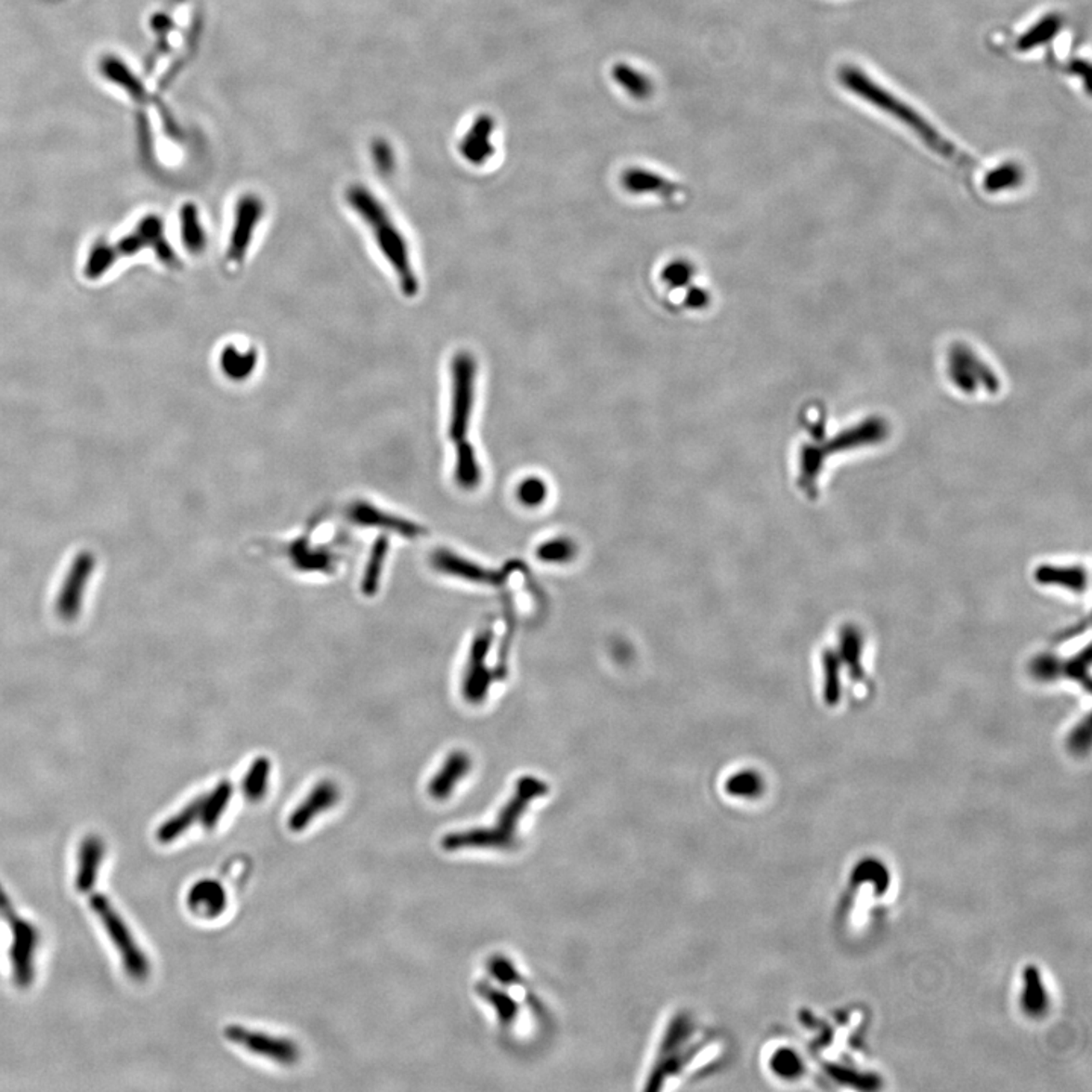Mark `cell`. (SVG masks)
Here are the masks:
<instances>
[{"label": "cell", "mask_w": 1092, "mask_h": 1092, "mask_svg": "<svg viewBox=\"0 0 1092 1092\" xmlns=\"http://www.w3.org/2000/svg\"><path fill=\"white\" fill-rule=\"evenodd\" d=\"M839 78L844 84V87L849 88L861 99L866 100L874 107L880 108L881 111L888 112L890 116L902 122L903 124H906L907 128L912 129L926 143L929 150L938 153L945 160H950L957 166L967 167V169L976 166V162H972L971 158L957 150L952 141L943 138L940 131L935 126H931L919 112L904 104L902 99H898L897 96L885 90L880 84L873 81L868 75H864V72L859 71L856 67H844L840 71Z\"/></svg>", "instance_id": "6da1fadb"}, {"label": "cell", "mask_w": 1092, "mask_h": 1092, "mask_svg": "<svg viewBox=\"0 0 1092 1092\" xmlns=\"http://www.w3.org/2000/svg\"><path fill=\"white\" fill-rule=\"evenodd\" d=\"M349 207L360 215L364 224L372 229L381 254L396 273L397 282L407 298H414L419 292L418 275L410 258L409 246L401 231L385 210L384 205L363 186L349 187L346 191Z\"/></svg>", "instance_id": "7a4b0ae2"}, {"label": "cell", "mask_w": 1092, "mask_h": 1092, "mask_svg": "<svg viewBox=\"0 0 1092 1092\" xmlns=\"http://www.w3.org/2000/svg\"><path fill=\"white\" fill-rule=\"evenodd\" d=\"M548 790L545 783L538 778H521L517 783L512 801L500 811L495 827L472 828L464 832H455L447 835L442 839V847L447 852H459L462 849H507L512 847L516 832V824L530 804L531 800L538 799Z\"/></svg>", "instance_id": "3957f363"}, {"label": "cell", "mask_w": 1092, "mask_h": 1092, "mask_svg": "<svg viewBox=\"0 0 1092 1092\" xmlns=\"http://www.w3.org/2000/svg\"><path fill=\"white\" fill-rule=\"evenodd\" d=\"M84 894L88 895L90 909L99 918L100 924L107 931L108 938L111 940L112 945L121 955L122 964H124L126 974L134 981L141 982L148 979L150 974V957L141 950L140 943L136 942L133 931L129 929L124 916L119 914V910L114 907L111 900L100 892H96L93 888L85 890Z\"/></svg>", "instance_id": "277c9868"}, {"label": "cell", "mask_w": 1092, "mask_h": 1092, "mask_svg": "<svg viewBox=\"0 0 1092 1092\" xmlns=\"http://www.w3.org/2000/svg\"><path fill=\"white\" fill-rule=\"evenodd\" d=\"M0 916L11 930L9 965L17 988L28 989L35 979V955L40 945V930L28 919L21 918L14 903L0 883Z\"/></svg>", "instance_id": "5b68a950"}, {"label": "cell", "mask_w": 1092, "mask_h": 1092, "mask_svg": "<svg viewBox=\"0 0 1092 1092\" xmlns=\"http://www.w3.org/2000/svg\"><path fill=\"white\" fill-rule=\"evenodd\" d=\"M478 364L468 351H460L451 363V413L449 439L454 443L468 439L472 413L475 409Z\"/></svg>", "instance_id": "8992f818"}, {"label": "cell", "mask_w": 1092, "mask_h": 1092, "mask_svg": "<svg viewBox=\"0 0 1092 1092\" xmlns=\"http://www.w3.org/2000/svg\"><path fill=\"white\" fill-rule=\"evenodd\" d=\"M885 423L878 419H871L868 422L862 423L852 430L845 431L844 435H840L838 439L830 443L827 449L806 445L800 454V485L807 492H813L816 488V478L823 468L824 457H827L833 452L844 451L849 448L878 442L885 437Z\"/></svg>", "instance_id": "52a82bcc"}, {"label": "cell", "mask_w": 1092, "mask_h": 1092, "mask_svg": "<svg viewBox=\"0 0 1092 1092\" xmlns=\"http://www.w3.org/2000/svg\"><path fill=\"white\" fill-rule=\"evenodd\" d=\"M224 1034L225 1038L234 1046H241L249 1053L272 1060V1062L293 1065L301 1058V1050L296 1043L282 1038V1036H273V1034H263L260 1031H251L248 1027L237 1026V1024L228 1026Z\"/></svg>", "instance_id": "ba28073f"}, {"label": "cell", "mask_w": 1092, "mask_h": 1092, "mask_svg": "<svg viewBox=\"0 0 1092 1092\" xmlns=\"http://www.w3.org/2000/svg\"><path fill=\"white\" fill-rule=\"evenodd\" d=\"M263 214H265V203L258 196L244 195L239 199L231 237H229L227 249V260L231 265H240L246 257V253H248L251 241H253L254 231L260 224Z\"/></svg>", "instance_id": "9c48e42d"}, {"label": "cell", "mask_w": 1092, "mask_h": 1092, "mask_svg": "<svg viewBox=\"0 0 1092 1092\" xmlns=\"http://www.w3.org/2000/svg\"><path fill=\"white\" fill-rule=\"evenodd\" d=\"M492 645V630H481L472 642L468 670L464 674L463 694L472 703H480L488 696L492 684V674L486 665L488 650Z\"/></svg>", "instance_id": "30bf717a"}, {"label": "cell", "mask_w": 1092, "mask_h": 1092, "mask_svg": "<svg viewBox=\"0 0 1092 1092\" xmlns=\"http://www.w3.org/2000/svg\"><path fill=\"white\" fill-rule=\"evenodd\" d=\"M339 800L340 790L335 783L330 780L318 783V786L313 787L310 794L306 795V800L290 813L287 827L290 832H304L318 816L322 815L323 812L330 811L339 803Z\"/></svg>", "instance_id": "8fae6325"}, {"label": "cell", "mask_w": 1092, "mask_h": 1092, "mask_svg": "<svg viewBox=\"0 0 1092 1092\" xmlns=\"http://www.w3.org/2000/svg\"><path fill=\"white\" fill-rule=\"evenodd\" d=\"M187 906L199 918L214 919L224 914L228 895L222 883L213 878H202L191 886L187 894Z\"/></svg>", "instance_id": "7c38bea8"}, {"label": "cell", "mask_w": 1092, "mask_h": 1092, "mask_svg": "<svg viewBox=\"0 0 1092 1092\" xmlns=\"http://www.w3.org/2000/svg\"><path fill=\"white\" fill-rule=\"evenodd\" d=\"M431 562H433V566L436 569H439L440 572H445L448 576L468 579L472 583L500 584V576L497 572L488 571L485 567H481L480 565L471 562V560L463 559V557L454 554L451 551H436Z\"/></svg>", "instance_id": "4fadbf2b"}, {"label": "cell", "mask_w": 1092, "mask_h": 1092, "mask_svg": "<svg viewBox=\"0 0 1092 1092\" xmlns=\"http://www.w3.org/2000/svg\"><path fill=\"white\" fill-rule=\"evenodd\" d=\"M105 844L100 836L90 835L84 838L79 845L78 869H76V890L84 894L90 888H95L99 878L100 866L104 862Z\"/></svg>", "instance_id": "5bb4252c"}, {"label": "cell", "mask_w": 1092, "mask_h": 1092, "mask_svg": "<svg viewBox=\"0 0 1092 1092\" xmlns=\"http://www.w3.org/2000/svg\"><path fill=\"white\" fill-rule=\"evenodd\" d=\"M349 517L352 521L358 524V526H378V528H384V530L395 531V533L401 534L404 538L414 539L423 533L422 526L411 524V522L404 521L399 517L392 516V514L381 512L377 507L368 504V502H357L352 505L349 510Z\"/></svg>", "instance_id": "9a60e30c"}, {"label": "cell", "mask_w": 1092, "mask_h": 1092, "mask_svg": "<svg viewBox=\"0 0 1092 1092\" xmlns=\"http://www.w3.org/2000/svg\"><path fill=\"white\" fill-rule=\"evenodd\" d=\"M493 128H495V122L492 117L488 114L476 117L468 134L460 143V152L466 162L475 164V166H481L488 162V158L492 157L495 152L492 140H490Z\"/></svg>", "instance_id": "2e32d148"}, {"label": "cell", "mask_w": 1092, "mask_h": 1092, "mask_svg": "<svg viewBox=\"0 0 1092 1092\" xmlns=\"http://www.w3.org/2000/svg\"><path fill=\"white\" fill-rule=\"evenodd\" d=\"M952 375L956 384L965 392L974 390L977 384L976 378L983 381V384L988 387L989 392H997L998 390V380L994 377L993 372L977 360L976 357L964 349H957L953 354Z\"/></svg>", "instance_id": "e0dca14e"}, {"label": "cell", "mask_w": 1092, "mask_h": 1092, "mask_svg": "<svg viewBox=\"0 0 1092 1092\" xmlns=\"http://www.w3.org/2000/svg\"><path fill=\"white\" fill-rule=\"evenodd\" d=\"M471 771V758L464 751H454L448 756L439 773L431 778L428 792L435 800H447L451 797L455 786L468 775Z\"/></svg>", "instance_id": "ac0fdd59"}, {"label": "cell", "mask_w": 1092, "mask_h": 1092, "mask_svg": "<svg viewBox=\"0 0 1092 1092\" xmlns=\"http://www.w3.org/2000/svg\"><path fill=\"white\" fill-rule=\"evenodd\" d=\"M622 186L625 187V190L634 195L656 193L662 198L672 199L679 193V187L675 186L674 182L645 169L627 170L622 175Z\"/></svg>", "instance_id": "d6986e66"}, {"label": "cell", "mask_w": 1092, "mask_h": 1092, "mask_svg": "<svg viewBox=\"0 0 1092 1092\" xmlns=\"http://www.w3.org/2000/svg\"><path fill=\"white\" fill-rule=\"evenodd\" d=\"M454 476L457 485L464 490H474L480 486L483 478L480 462L475 448L472 447L468 439L455 443Z\"/></svg>", "instance_id": "ffe728a7"}, {"label": "cell", "mask_w": 1092, "mask_h": 1092, "mask_svg": "<svg viewBox=\"0 0 1092 1092\" xmlns=\"http://www.w3.org/2000/svg\"><path fill=\"white\" fill-rule=\"evenodd\" d=\"M258 354L255 349L240 351L234 344H227L220 354V369L228 380L246 381L257 369Z\"/></svg>", "instance_id": "44dd1931"}, {"label": "cell", "mask_w": 1092, "mask_h": 1092, "mask_svg": "<svg viewBox=\"0 0 1092 1092\" xmlns=\"http://www.w3.org/2000/svg\"><path fill=\"white\" fill-rule=\"evenodd\" d=\"M232 785L227 780L215 785L214 789L210 794L201 797V816H199V823L202 824L205 830H214L217 827L222 816L225 815L228 806L231 803L232 799Z\"/></svg>", "instance_id": "7402d4cb"}, {"label": "cell", "mask_w": 1092, "mask_h": 1092, "mask_svg": "<svg viewBox=\"0 0 1092 1092\" xmlns=\"http://www.w3.org/2000/svg\"><path fill=\"white\" fill-rule=\"evenodd\" d=\"M1034 578L1041 584H1055L1060 588L1070 589L1074 592H1084L1088 584V576L1085 572L1084 567L1072 566H1051V565H1043L1039 566L1034 572Z\"/></svg>", "instance_id": "603a6c76"}, {"label": "cell", "mask_w": 1092, "mask_h": 1092, "mask_svg": "<svg viewBox=\"0 0 1092 1092\" xmlns=\"http://www.w3.org/2000/svg\"><path fill=\"white\" fill-rule=\"evenodd\" d=\"M201 816V797L187 804L184 809L170 816L157 830V840L162 844H170L179 839V836L188 832L195 823H199Z\"/></svg>", "instance_id": "cb8c5ba5"}, {"label": "cell", "mask_w": 1092, "mask_h": 1092, "mask_svg": "<svg viewBox=\"0 0 1092 1092\" xmlns=\"http://www.w3.org/2000/svg\"><path fill=\"white\" fill-rule=\"evenodd\" d=\"M270 771L272 765L267 758H258L253 761L248 773L241 782V792L251 803H258L265 799L269 789Z\"/></svg>", "instance_id": "d4e9b609"}, {"label": "cell", "mask_w": 1092, "mask_h": 1092, "mask_svg": "<svg viewBox=\"0 0 1092 1092\" xmlns=\"http://www.w3.org/2000/svg\"><path fill=\"white\" fill-rule=\"evenodd\" d=\"M1060 28H1062L1060 16L1048 14V16L1043 17L1036 25L1032 26L1027 32L1022 33L1017 42V49L1020 52H1029L1038 46L1046 45L1060 33Z\"/></svg>", "instance_id": "484cf974"}, {"label": "cell", "mask_w": 1092, "mask_h": 1092, "mask_svg": "<svg viewBox=\"0 0 1092 1092\" xmlns=\"http://www.w3.org/2000/svg\"><path fill=\"white\" fill-rule=\"evenodd\" d=\"M179 222H181L182 241L186 244V248L193 254L202 253L205 244H207V236H205L202 224H201L196 205L193 203L184 205L181 208Z\"/></svg>", "instance_id": "4316f807"}, {"label": "cell", "mask_w": 1092, "mask_h": 1092, "mask_svg": "<svg viewBox=\"0 0 1092 1092\" xmlns=\"http://www.w3.org/2000/svg\"><path fill=\"white\" fill-rule=\"evenodd\" d=\"M612 75L630 96H633L634 99H648L653 95V84H651L650 78L636 71L634 67L617 64L613 67Z\"/></svg>", "instance_id": "83f0119b"}, {"label": "cell", "mask_w": 1092, "mask_h": 1092, "mask_svg": "<svg viewBox=\"0 0 1092 1092\" xmlns=\"http://www.w3.org/2000/svg\"><path fill=\"white\" fill-rule=\"evenodd\" d=\"M577 552H578L577 543L565 536L545 540L536 550L538 559L543 563H550V565H565V563L572 562L576 559Z\"/></svg>", "instance_id": "f1b7e54d"}, {"label": "cell", "mask_w": 1092, "mask_h": 1092, "mask_svg": "<svg viewBox=\"0 0 1092 1092\" xmlns=\"http://www.w3.org/2000/svg\"><path fill=\"white\" fill-rule=\"evenodd\" d=\"M696 266L684 258H677L668 263L660 272V280L670 290H684L691 286L696 280Z\"/></svg>", "instance_id": "f546056e"}, {"label": "cell", "mask_w": 1092, "mask_h": 1092, "mask_svg": "<svg viewBox=\"0 0 1092 1092\" xmlns=\"http://www.w3.org/2000/svg\"><path fill=\"white\" fill-rule=\"evenodd\" d=\"M550 488L540 476H526L517 485L516 500L526 509H538L548 500Z\"/></svg>", "instance_id": "4dcf8cb0"}, {"label": "cell", "mask_w": 1092, "mask_h": 1092, "mask_svg": "<svg viewBox=\"0 0 1092 1092\" xmlns=\"http://www.w3.org/2000/svg\"><path fill=\"white\" fill-rule=\"evenodd\" d=\"M387 540L385 538L378 539L375 545H373L372 552H370V559H369L368 567H366V574L363 577V583L361 589L368 596H372L378 591V584H380L381 572H383V565H384L385 554H387Z\"/></svg>", "instance_id": "1f68e13d"}, {"label": "cell", "mask_w": 1092, "mask_h": 1092, "mask_svg": "<svg viewBox=\"0 0 1092 1092\" xmlns=\"http://www.w3.org/2000/svg\"><path fill=\"white\" fill-rule=\"evenodd\" d=\"M1021 181L1022 170L1014 162H1006L986 175L983 187L988 193H995V191L1014 188V187L1020 186Z\"/></svg>", "instance_id": "d6a6232c"}, {"label": "cell", "mask_w": 1092, "mask_h": 1092, "mask_svg": "<svg viewBox=\"0 0 1092 1092\" xmlns=\"http://www.w3.org/2000/svg\"><path fill=\"white\" fill-rule=\"evenodd\" d=\"M761 787H763V780L756 771H742V773L734 774L725 785L728 794L734 795V797H744V799L760 794Z\"/></svg>", "instance_id": "836d02e7"}, {"label": "cell", "mask_w": 1092, "mask_h": 1092, "mask_svg": "<svg viewBox=\"0 0 1092 1092\" xmlns=\"http://www.w3.org/2000/svg\"><path fill=\"white\" fill-rule=\"evenodd\" d=\"M824 675H826V682H824V696L827 699L830 706H835L836 701H839L840 696V680H839V656L835 653H827L823 656Z\"/></svg>", "instance_id": "e575fe53"}, {"label": "cell", "mask_w": 1092, "mask_h": 1092, "mask_svg": "<svg viewBox=\"0 0 1092 1092\" xmlns=\"http://www.w3.org/2000/svg\"><path fill=\"white\" fill-rule=\"evenodd\" d=\"M861 639L854 629H845L842 634V657L850 663L852 667V677L859 680L864 677V670H862L861 663Z\"/></svg>", "instance_id": "d590c367"}, {"label": "cell", "mask_w": 1092, "mask_h": 1092, "mask_svg": "<svg viewBox=\"0 0 1092 1092\" xmlns=\"http://www.w3.org/2000/svg\"><path fill=\"white\" fill-rule=\"evenodd\" d=\"M478 993H480L481 997L488 1000L498 1010L500 1021L510 1022L514 1020V1014H516L514 1003L510 998L505 997L504 994L498 993L497 989H493L492 986L486 985V983L478 986Z\"/></svg>", "instance_id": "8d00e7d4"}, {"label": "cell", "mask_w": 1092, "mask_h": 1092, "mask_svg": "<svg viewBox=\"0 0 1092 1092\" xmlns=\"http://www.w3.org/2000/svg\"><path fill=\"white\" fill-rule=\"evenodd\" d=\"M372 157L375 166L381 175H389L395 169V155L394 150L390 148L389 143L384 140L373 141Z\"/></svg>", "instance_id": "74e56055"}, {"label": "cell", "mask_w": 1092, "mask_h": 1092, "mask_svg": "<svg viewBox=\"0 0 1092 1092\" xmlns=\"http://www.w3.org/2000/svg\"><path fill=\"white\" fill-rule=\"evenodd\" d=\"M710 303H712V294L708 289L696 286V284H691L684 289V306L687 308L696 311L704 310L710 306Z\"/></svg>", "instance_id": "f35d334b"}, {"label": "cell", "mask_w": 1092, "mask_h": 1092, "mask_svg": "<svg viewBox=\"0 0 1092 1092\" xmlns=\"http://www.w3.org/2000/svg\"><path fill=\"white\" fill-rule=\"evenodd\" d=\"M774 1068H775L778 1072H782V1074H789V1076H792L794 1072H799V1060H797V1056H795L794 1053H790V1051L778 1053V1055H775Z\"/></svg>", "instance_id": "ab89813d"}, {"label": "cell", "mask_w": 1092, "mask_h": 1092, "mask_svg": "<svg viewBox=\"0 0 1092 1092\" xmlns=\"http://www.w3.org/2000/svg\"><path fill=\"white\" fill-rule=\"evenodd\" d=\"M1072 72L1074 75L1084 79L1085 88L1088 93H1091V64L1085 59H1076L1072 64Z\"/></svg>", "instance_id": "60d3db41"}]
</instances>
